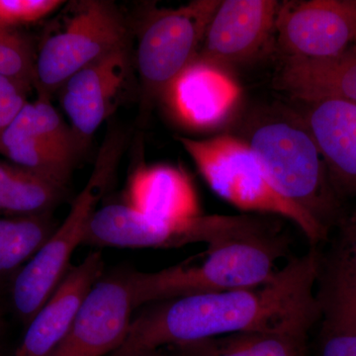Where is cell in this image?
<instances>
[{
  "mask_svg": "<svg viewBox=\"0 0 356 356\" xmlns=\"http://www.w3.org/2000/svg\"><path fill=\"white\" fill-rule=\"evenodd\" d=\"M316 248L292 259L266 284L192 295L143 306L123 344L109 356H129L163 346L243 332L310 330L322 316L315 286Z\"/></svg>",
  "mask_w": 356,
  "mask_h": 356,
  "instance_id": "6da1fadb",
  "label": "cell"
},
{
  "mask_svg": "<svg viewBox=\"0 0 356 356\" xmlns=\"http://www.w3.org/2000/svg\"><path fill=\"white\" fill-rule=\"evenodd\" d=\"M232 135L252 149L276 191L327 233L346 216L324 159L294 107L280 102L252 107Z\"/></svg>",
  "mask_w": 356,
  "mask_h": 356,
  "instance_id": "7a4b0ae2",
  "label": "cell"
},
{
  "mask_svg": "<svg viewBox=\"0 0 356 356\" xmlns=\"http://www.w3.org/2000/svg\"><path fill=\"white\" fill-rule=\"evenodd\" d=\"M284 245L269 222L264 228L213 243L201 264H180L156 273L130 269L134 307L154 302L243 289L273 280Z\"/></svg>",
  "mask_w": 356,
  "mask_h": 356,
  "instance_id": "3957f363",
  "label": "cell"
},
{
  "mask_svg": "<svg viewBox=\"0 0 356 356\" xmlns=\"http://www.w3.org/2000/svg\"><path fill=\"white\" fill-rule=\"evenodd\" d=\"M125 142L122 131H107L88 181L72 202L65 221L14 276L11 301L23 324L29 325L69 270L74 250L83 245L89 220L114 178Z\"/></svg>",
  "mask_w": 356,
  "mask_h": 356,
  "instance_id": "277c9868",
  "label": "cell"
},
{
  "mask_svg": "<svg viewBox=\"0 0 356 356\" xmlns=\"http://www.w3.org/2000/svg\"><path fill=\"white\" fill-rule=\"evenodd\" d=\"M55 20L35 58L33 86L40 97L50 99L79 70L130 47L127 21L113 2H70Z\"/></svg>",
  "mask_w": 356,
  "mask_h": 356,
  "instance_id": "5b68a950",
  "label": "cell"
},
{
  "mask_svg": "<svg viewBox=\"0 0 356 356\" xmlns=\"http://www.w3.org/2000/svg\"><path fill=\"white\" fill-rule=\"evenodd\" d=\"M217 195L245 212L275 215L296 225L312 245L329 233L311 215L276 191L252 149L232 134L205 140L178 138Z\"/></svg>",
  "mask_w": 356,
  "mask_h": 356,
  "instance_id": "8992f818",
  "label": "cell"
},
{
  "mask_svg": "<svg viewBox=\"0 0 356 356\" xmlns=\"http://www.w3.org/2000/svg\"><path fill=\"white\" fill-rule=\"evenodd\" d=\"M221 0H194L177 8L147 10L137 33L134 65L149 106L197 57Z\"/></svg>",
  "mask_w": 356,
  "mask_h": 356,
  "instance_id": "52a82bcc",
  "label": "cell"
},
{
  "mask_svg": "<svg viewBox=\"0 0 356 356\" xmlns=\"http://www.w3.org/2000/svg\"><path fill=\"white\" fill-rule=\"evenodd\" d=\"M83 146L50 99L27 102L0 138L8 161L67 187Z\"/></svg>",
  "mask_w": 356,
  "mask_h": 356,
  "instance_id": "ba28073f",
  "label": "cell"
},
{
  "mask_svg": "<svg viewBox=\"0 0 356 356\" xmlns=\"http://www.w3.org/2000/svg\"><path fill=\"white\" fill-rule=\"evenodd\" d=\"M356 44V0L280 2L274 51L281 60L334 57Z\"/></svg>",
  "mask_w": 356,
  "mask_h": 356,
  "instance_id": "9c48e42d",
  "label": "cell"
},
{
  "mask_svg": "<svg viewBox=\"0 0 356 356\" xmlns=\"http://www.w3.org/2000/svg\"><path fill=\"white\" fill-rule=\"evenodd\" d=\"M129 273L130 269H119L95 283L64 339L49 356H106L120 348L135 309Z\"/></svg>",
  "mask_w": 356,
  "mask_h": 356,
  "instance_id": "30bf717a",
  "label": "cell"
},
{
  "mask_svg": "<svg viewBox=\"0 0 356 356\" xmlns=\"http://www.w3.org/2000/svg\"><path fill=\"white\" fill-rule=\"evenodd\" d=\"M280 6L276 0H221L195 58L229 72L274 50Z\"/></svg>",
  "mask_w": 356,
  "mask_h": 356,
  "instance_id": "8fae6325",
  "label": "cell"
},
{
  "mask_svg": "<svg viewBox=\"0 0 356 356\" xmlns=\"http://www.w3.org/2000/svg\"><path fill=\"white\" fill-rule=\"evenodd\" d=\"M134 67L127 47L79 70L58 91L70 128L83 147L129 92Z\"/></svg>",
  "mask_w": 356,
  "mask_h": 356,
  "instance_id": "7c38bea8",
  "label": "cell"
},
{
  "mask_svg": "<svg viewBox=\"0 0 356 356\" xmlns=\"http://www.w3.org/2000/svg\"><path fill=\"white\" fill-rule=\"evenodd\" d=\"M341 200H356V103L339 98L294 100Z\"/></svg>",
  "mask_w": 356,
  "mask_h": 356,
  "instance_id": "4fadbf2b",
  "label": "cell"
},
{
  "mask_svg": "<svg viewBox=\"0 0 356 356\" xmlns=\"http://www.w3.org/2000/svg\"><path fill=\"white\" fill-rule=\"evenodd\" d=\"M100 252H91L70 267L31 322L16 356H49L64 339L91 288L103 276Z\"/></svg>",
  "mask_w": 356,
  "mask_h": 356,
  "instance_id": "5bb4252c",
  "label": "cell"
},
{
  "mask_svg": "<svg viewBox=\"0 0 356 356\" xmlns=\"http://www.w3.org/2000/svg\"><path fill=\"white\" fill-rule=\"evenodd\" d=\"M240 95L229 72L195 58L170 84L163 99L185 125L208 129L229 116Z\"/></svg>",
  "mask_w": 356,
  "mask_h": 356,
  "instance_id": "9a60e30c",
  "label": "cell"
},
{
  "mask_svg": "<svg viewBox=\"0 0 356 356\" xmlns=\"http://www.w3.org/2000/svg\"><path fill=\"white\" fill-rule=\"evenodd\" d=\"M200 243L197 218L184 227L151 219L125 203L96 209L89 220L83 245L95 247L170 248Z\"/></svg>",
  "mask_w": 356,
  "mask_h": 356,
  "instance_id": "2e32d148",
  "label": "cell"
},
{
  "mask_svg": "<svg viewBox=\"0 0 356 356\" xmlns=\"http://www.w3.org/2000/svg\"><path fill=\"white\" fill-rule=\"evenodd\" d=\"M125 204L145 216L175 227L186 226L202 215L191 177L170 165L138 166L129 178Z\"/></svg>",
  "mask_w": 356,
  "mask_h": 356,
  "instance_id": "e0dca14e",
  "label": "cell"
},
{
  "mask_svg": "<svg viewBox=\"0 0 356 356\" xmlns=\"http://www.w3.org/2000/svg\"><path fill=\"white\" fill-rule=\"evenodd\" d=\"M274 86L294 100L339 98L356 103V44L334 57L282 60Z\"/></svg>",
  "mask_w": 356,
  "mask_h": 356,
  "instance_id": "ac0fdd59",
  "label": "cell"
},
{
  "mask_svg": "<svg viewBox=\"0 0 356 356\" xmlns=\"http://www.w3.org/2000/svg\"><path fill=\"white\" fill-rule=\"evenodd\" d=\"M318 281L324 322L356 325V205L337 225L327 257H321Z\"/></svg>",
  "mask_w": 356,
  "mask_h": 356,
  "instance_id": "d6986e66",
  "label": "cell"
},
{
  "mask_svg": "<svg viewBox=\"0 0 356 356\" xmlns=\"http://www.w3.org/2000/svg\"><path fill=\"white\" fill-rule=\"evenodd\" d=\"M309 330L243 332L170 346L177 356H305Z\"/></svg>",
  "mask_w": 356,
  "mask_h": 356,
  "instance_id": "ffe728a7",
  "label": "cell"
},
{
  "mask_svg": "<svg viewBox=\"0 0 356 356\" xmlns=\"http://www.w3.org/2000/svg\"><path fill=\"white\" fill-rule=\"evenodd\" d=\"M65 188L10 161H0V215L48 214L63 200Z\"/></svg>",
  "mask_w": 356,
  "mask_h": 356,
  "instance_id": "44dd1931",
  "label": "cell"
},
{
  "mask_svg": "<svg viewBox=\"0 0 356 356\" xmlns=\"http://www.w3.org/2000/svg\"><path fill=\"white\" fill-rule=\"evenodd\" d=\"M57 228L51 213L0 217V280L14 277Z\"/></svg>",
  "mask_w": 356,
  "mask_h": 356,
  "instance_id": "7402d4cb",
  "label": "cell"
},
{
  "mask_svg": "<svg viewBox=\"0 0 356 356\" xmlns=\"http://www.w3.org/2000/svg\"><path fill=\"white\" fill-rule=\"evenodd\" d=\"M35 58L27 40L0 42V74L11 79L26 93L33 86Z\"/></svg>",
  "mask_w": 356,
  "mask_h": 356,
  "instance_id": "603a6c76",
  "label": "cell"
},
{
  "mask_svg": "<svg viewBox=\"0 0 356 356\" xmlns=\"http://www.w3.org/2000/svg\"><path fill=\"white\" fill-rule=\"evenodd\" d=\"M60 0H0V26L29 24L50 15L63 6Z\"/></svg>",
  "mask_w": 356,
  "mask_h": 356,
  "instance_id": "cb8c5ba5",
  "label": "cell"
},
{
  "mask_svg": "<svg viewBox=\"0 0 356 356\" xmlns=\"http://www.w3.org/2000/svg\"><path fill=\"white\" fill-rule=\"evenodd\" d=\"M321 356H356V325L323 321Z\"/></svg>",
  "mask_w": 356,
  "mask_h": 356,
  "instance_id": "d4e9b609",
  "label": "cell"
},
{
  "mask_svg": "<svg viewBox=\"0 0 356 356\" xmlns=\"http://www.w3.org/2000/svg\"><path fill=\"white\" fill-rule=\"evenodd\" d=\"M26 95L17 84L0 74V138L28 102Z\"/></svg>",
  "mask_w": 356,
  "mask_h": 356,
  "instance_id": "484cf974",
  "label": "cell"
},
{
  "mask_svg": "<svg viewBox=\"0 0 356 356\" xmlns=\"http://www.w3.org/2000/svg\"><path fill=\"white\" fill-rule=\"evenodd\" d=\"M24 39V37L13 31V29L0 26V42H16Z\"/></svg>",
  "mask_w": 356,
  "mask_h": 356,
  "instance_id": "4316f807",
  "label": "cell"
},
{
  "mask_svg": "<svg viewBox=\"0 0 356 356\" xmlns=\"http://www.w3.org/2000/svg\"><path fill=\"white\" fill-rule=\"evenodd\" d=\"M129 356H168L165 353H161L159 350L142 351V353H135V355Z\"/></svg>",
  "mask_w": 356,
  "mask_h": 356,
  "instance_id": "83f0119b",
  "label": "cell"
},
{
  "mask_svg": "<svg viewBox=\"0 0 356 356\" xmlns=\"http://www.w3.org/2000/svg\"><path fill=\"white\" fill-rule=\"evenodd\" d=\"M1 322H2V321H1V314H0V325H1Z\"/></svg>",
  "mask_w": 356,
  "mask_h": 356,
  "instance_id": "f1b7e54d",
  "label": "cell"
}]
</instances>
